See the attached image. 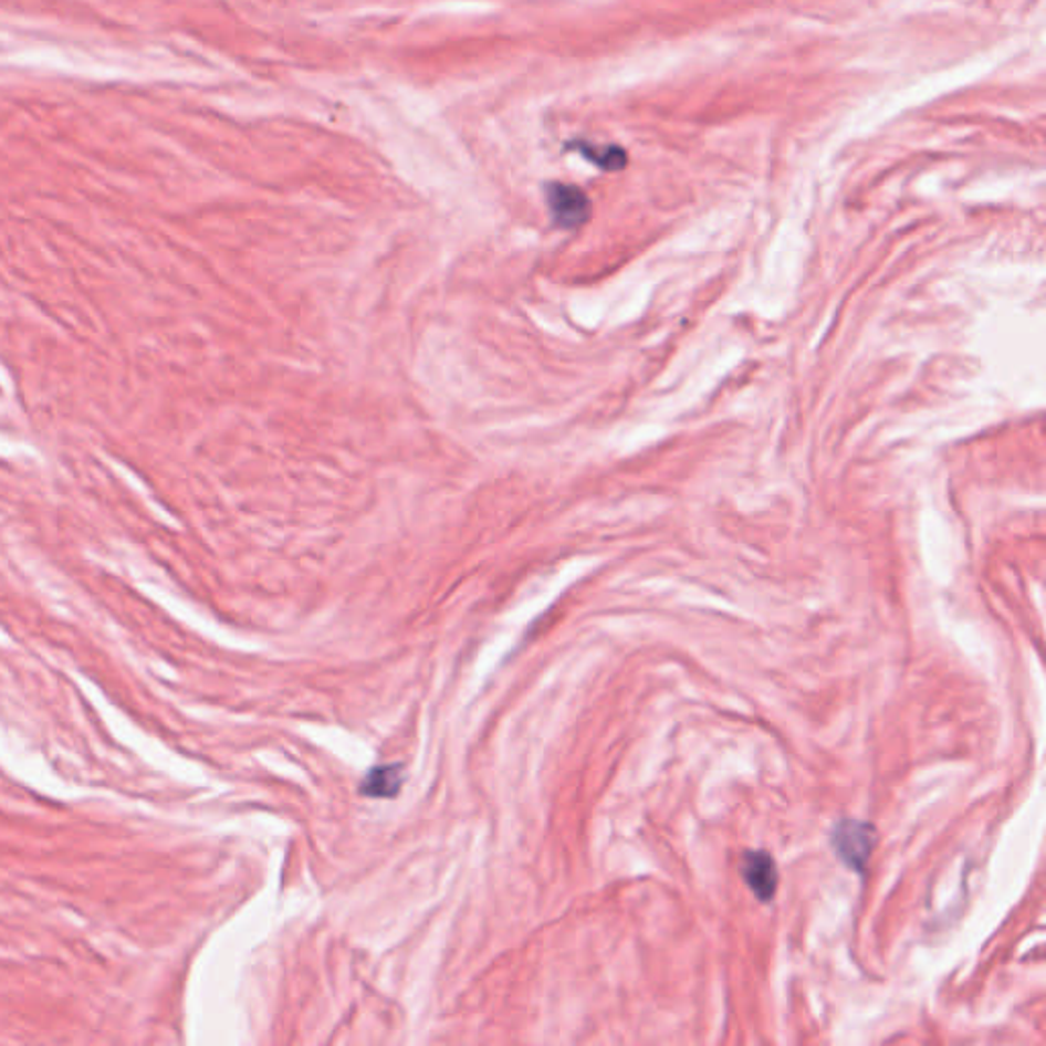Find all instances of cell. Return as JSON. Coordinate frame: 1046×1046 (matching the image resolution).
<instances>
[{
    "instance_id": "1",
    "label": "cell",
    "mask_w": 1046,
    "mask_h": 1046,
    "mask_svg": "<svg viewBox=\"0 0 1046 1046\" xmlns=\"http://www.w3.org/2000/svg\"><path fill=\"white\" fill-rule=\"evenodd\" d=\"M875 845H877V831L867 822L845 819L836 824V828L831 831V846L838 859L853 871H865Z\"/></svg>"
},
{
    "instance_id": "2",
    "label": "cell",
    "mask_w": 1046,
    "mask_h": 1046,
    "mask_svg": "<svg viewBox=\"0 0 1046 1046\" xmlns=\"http://www.w3.org/2000/svg\"><path fill=\"white\" fill-rule=\"evenodd\" d=\"M546 199L551 207L552 219L558 228L577 229L589 219V197L578 187L552 182L546 187Z\"/></svg>"
},
{
    "instance_id": "3",
    "label": "cell",
    "mask_w": 1046,
    "mask_h": 1046,
    "mask_svg": "<svg viewBox=\"0 0 1046 1046\" xmlns=\"http://www.w3.org/2000/svg\"><path fill=\"white\" fill-rule=\"evenodd\" d=\"M742 877L752 893L761 901H771L777 891V865L768 853L749 850L742 859Z\"/></svg>"
},
{
    "instance_id": "4",
    "label": "cell",
    "mask_w": 1046,
    "mask_h": 1046,
    "mask_svg": "<svg viewBox=\"0 0 1046 1046\" xmlns=\"http://www.w3.org/2000/svg\"><path fill=\"white\" fill-rule=\"evenodd\" d=\"M402 785L399 765L376 766L363 781V793L368 797H395Z\"/></svg>"
},
{
    "instance_id": "5",
    "label": "cell",
    "mask_w": 1046,
    "mask_h": 1046,
    "mask_svg": "<svg viewBox=\"0 0 1046 1046\" xmlns=\"http://www.w3.org/2000/svg\"><path fill=\"white\" fill-rule=\"evenodd\" d=\"M568 148L577 149L585 160H589L590 164L599 166L602 170H609V172L621 170L628 161L626 151L619 146H593L587 142H573V144H568Z\"/></svg>"
}]
</instances>
